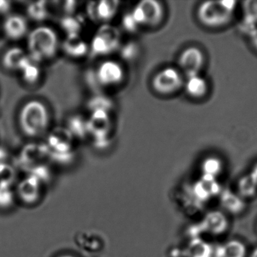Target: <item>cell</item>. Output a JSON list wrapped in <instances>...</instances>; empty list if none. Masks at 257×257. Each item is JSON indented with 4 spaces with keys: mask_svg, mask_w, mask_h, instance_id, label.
I'll list each match as a JSON object with an SVG mask.
<instances>
[{
    "mask_svg": "<svg viewBox=\"0 0 257 257\" xmlns=\"http://www.w3.org/2000/svg\"><path fill=\"white\" fill-rule=\"evenodd\" d=\"M250 257H257V247L253 250Z\"/></svg>",
    "mask_w": 257,
    "mask_h": 257,
    "instance_id": "1f68e13d",
    "label": "cell"
},
{
    "mask_svg": "<svg viewBox=\"0 0 257 257\" xmlns=\"http://www.w3.org/2000/svg\"><path fill=\"white\" fill-rule=\"evenodd\" d=\"M6 158H7L6 152L3 149H0V166L6 164Z\"/></svg>",
    "mask_w": 257,
    "mask_h": 257,
    "instance_id": "f546056e",
    "label": "cell"
},
{
    "mask_svg": "<svg viewBox=\"0 0 257 257\" xmlns=\"http://www.w3.org/2000/svg\"><path fill=\"white\" fill-rule=\"evenodd\" d=\"M58 37L51 27L41 26L30 32L27 39L28 55L37 62L52 58L58 48Z\"/></svg>",
    "mask_w": 257,
    "mask_h": 257,
    "instance_id": "6da1fadb",
    "label": "cell"
},
{
    "mask_svg": "<svg viewBox=\"0 0 257 257\" xmlns=\"http://www.w3.org/2000/svg\"><path fill=\"white\" fill-rule=\"evenodd\" d=\"M235 1H207L199 6L197 16L203 25L211 28L223 27L232 19Z\"/></svg>",
    "mask_w": 257,
    "mask_h": 257,
    "instance_id": "3957f363",
    "label": "cell"
},
{
    "mask_svg": "<svg viewBox=\"0 0 257 257\" xmlns=\"http://www.w3.org/2000/svg\"><path fill=\"white\" fill-rule=\"evenodd\" d=\"M59 257H75V256H72V255H62V256H60Z\"/></svg>",
    "mask_w": 257,
    "mask_h": 257,
    "instance_id": "d6a6232c",
    "label": "cell"
},
{
    "mask_svg": "<svg viewBox=\"0 0 257 257\" xmlns=\"http://www.w3.org/2000/svg\"><path fill=\"white\" fill-rule=\"evenodd\" d=\"M27 15L30 19L36 21H42L46 19L48 12L45 2H37L29 5Z\"/></svg>",
    "mask_w": 257,
    "mask_h": 257,
    "instance_id": "d4e9b609",
    "label": "cell"
},
{
    "mask_svg": "<svg viewBox=\"0 0 257 257\" xmlns=\"http://www.w3.org/2000/svg\"><path fill=\"white\" fill-rule=\"evenodd\" d=\"M14 202V193L9 186L0 185V208L12 206Z\"/></svg>",
    "mask_w": 257,
    "mask_h": 257,
    "instance_id": "484cf974",
    "label": "cell"
},
{
    "mask_svg": "<svg viewBox=\"0 0 257 257\" xmlns=\"http://www.w3.org/2000/svg\"><path fill=\"white\" fill-rule=\"evenodd\" d=\"M118 33L111 27H104L95 36L93 49L98 54L111 52L118 45Z\"/></svg>",
    "mask_w": 257,
    "mask_h": 257,
    "instance_id": "30bf717a",
    "label": "cell"
},
{
    "mask_svg": "<svg viewBox=\"0 0 257 257\" xmlns=\"http://www.w3.org/2000/svg\"><path fill=\"white\" fill-rule=\"evenodd\" d=\"M40 190V181L31 175L20 183L18 187V195L25 203L33 204L39 200Z\"/></svg>",
    "mask_w": 257,
    "mask_h": 257,
    "instance_id": "7c38bea8",
    "label": "cell"
},
{
    "mask_svg": "<svg viewBox=\"0 0 257 257\" xmlns=\"http://www.w3.org/2000/svg\"><path fill=\"white\" fill-rule=\"evenodd\" d=\"M185 89L187 93L192 98H202L208 92V84L206 79L199 74L187 77Z\"/></svg>",
    "mask_w": 257,
    "mask_h": 257,
    "instance_id": "e0dca14e",
    "label": "cell"
},
{
    "mask_svg": "<svg viewBox=\"0 0 257 257\" xmlns=\"http://www.w3.org/2000/svg\"><path fill=\"white\" fill-rule=\"evenodd\" d=\"M257 185L250 175L243 177L238 184V195L243 199L252 198L256 195Z\"/></svg>",
    "mask_w": 257,
    "mask_h": 257,
    "instance_id": "cb8c5ba5",
    "label": "cell"
},
{
    "mask_svg": "<svg viewBox=\"0 0 257 257\" xmlns=\"http://www.w3.org/2000/svg\"><path fill=\"white\" fill-rule=\"evenodd\" d=\"M223 162L217 157L211 156L205 158L202 164V170L204 176L216 178L223 170Z\"/></svg>",
    "mask_w": 257,
    "mask_h": 257,
    "instance_id": "7402d4cb",
    "label": "cell"
},
{
    "mask_svg": "<svg viewBox=\"0 0 257 257\" xmlns=\"http://www.w3.org/2000/svg\"><path fill=\"white\" fill-rule=\"evenodd\" d=\"M15 178V172L13 168L7 164L0 166V185L9 186Z\"/></svg>",
    "mask_w": 257,
    "mask_h": 257,
    "instance_id": "4316f807",
    "label": "cell"
},
{
    "mask_svg": "<svg viewBox=\"0 0 257 257\" xmlns=\"http://www.w3.org/2000/svg\"><path fill=\"white\" fill-rule=\"evenodd\" d=\"M247 248L244 243L238 240H230L214 247L213 257H246Z\"/></svg>",
    "mask_w": 257,
    "mask_h": 257,
    "instance_id": "2e32d148",
    "label": "cell"
},
{
    "mask_svg": "<svg viewBox=\"0 0 257 257\" xmlns=\"http://www.w3.org/2000/svg\"><path fill=\"white\" fill-rule=\"evenodd\" d=\"M242 8L244 22L248 26L250 32L257 27V0L244 2Z\"/></svg>",
    "mask_w": 257,
    "mask_h": 257,
    "instance_id": "603a6c76",
    "label": "cell"
},
{
    "mask_svg": "<svg viewBox=\"0 0 257 257\" xmlns=\"http://www.w3.org/2000/svg\"><path fill=\"white\" fill-rule=\"evenodd\" d=\"M184 84L182 75L178 69L166 67L156 74L153 78L154 90L161 95H169L177 92Z\"/></svg>",
    "mask_w": 257,
    "mask_h": 257,
    "instance_id": "5b68a950",
    "label": "cell"
},
{
    "mask_svg": "<svg viewBox=\"0 0 257 257\" xmlns=\"http://www.w3.org/2000/svg\"><path fill=\"white\" fill-rule=\"evenodd\" d=\"M131 15L136 24L139 25L157 26L163 20V6L159 2L145 0L135 7Z\"/></svg>",
    "mask_w": 257,
    "mask_h": 257,
    "instance_id": "277c9868",
    "label": "cell"
},
{
    "mask_svg": "<svg viewBox=\"0 0 257 257\" xmlns=\"http://www.w3.org/2000/svg\"><path fill=\"white\" fill-rule=\"evenodd\" d=\"M64 50L70 55L79 57L87 51L85 42L77 34L69 35L64 42Z\"/></svg>",
    "mask_w": 257,
    "mask_h": 257,
    "instance_id": "44dd1931",
    "label": "cell"
},
{
    "mask_svg": "<svg viewBox=\"0 0 257 257\" xmlns=\"http://www.w3.org/2000/svg\"><path fill=\"white\" fill-rule=\"evenodd\" d=\"M28 57V54L22 48H11L3 55V64L9 70L21 71Z\"/></svg>",
    "mask_w": 257,
    "mask_h": 257,
    "instance_id": "5bb4252c",
    "label": "cell"
},
{
    "mask_svg": "<svg viewBox=\"0 0 257 257\" xmlns=\"http://www.w3.org/2000/svg\"><path fill=\"white\" fill-rule=\"evenodd\" d=\"M12 9L10 2L0 0V15H5L9 13Z\"/></svg>",
    "mask_w": 257,
    "mask_h": 257,
    "instance_id": "83f0119b",
    "label": "cell"
},
{
    "mask_svg": "<svg viewBox=\"0 0 257 257\" xmlns=\"http://www.w3.org/2000/svg\"><path fill=\"white\" fill-rule=\"evenodd\" d=\"M250 175L257 185V165L255 167V168H253V172Z\"/></svg>",
    "mask_w": 257,
    "mask_h": 257,
    "instance_id": "4dcf8cb0",
    "label": "cell"
},
{
    "mask_svg": "<svg viewBox=\"0 0 257 257\" xmlns=\"http://www.w3.org/2000/svg\"><path fill=\"white\" fill-rule=\"evenodd\" d=\"M228 228L229 220L224 213L213 211L208 213L204 217L199 226V232L217 236L224 234Z\"/></svg>",
    "mask_w": 257,
    "mask_h": 257,
    "instance_id": "ba28073f",
    "label": "cell"
},
{
    "mask_svg": "<svg viewBox=\"0 0 257 257\" xmlns=\"http://www.w3.org/2000/svg\"><path fill=\"white\" fill-rule=\"evenodd\" d=\"M219 196L220 205L226 212L232 215H238L245 209L246 205L244 199L232 190L228 189L222 190Z\"/></svg>",
    "mask_w": 257,
    "mask_h": 257,
    "instance_id": "4fadbf2b",
    "label": "cell"
},
{
    "mask_svg": "<svg viewBox=\"0 0 257 257\" xmlns=\"http://www.w3.org/2000/svg\"><path fill=\"white\" fill-rule=\"evenodd\" d=\"M205 58L202 50L196 47H190L180 55L178 63L187 77L199 75L205 65Z\"/></svg>",
    "mask_w": 257,
    "mask_h": 257,
    "instance_id": "8992f818",
    "label": "cell"
},
{
    "mask_svg": "<svg viewBox=\"0 0 257 257\" xmlns=\"http://www.w3.org/2000/svg\"><path fill=\"white\" fill-rule=\"evenodd\" d=\"M39 63V62L36 61L29 56L28 60L20 71L24 81L28 84H34L39 80L41 75Z\"/></svg>",
    "mask_w": 257,
    "mask_h": 257,
    "instance_id": "ffe728a7",
    "label": "cell"
},
{
    "mask_svg": "<svg viewBox=\"0 0 257 257\" xmlns=\"http://www.w3.org/2000/svg\"><path fill=\"white\" fill-rule=\"evenodd\" d=\"M92 12L99 21H108L111 19L117 12L118 3L114 1H102L93 3Z\"/></svg>",
    "mask_w": 257,
    "mask_h": 257,
    "instance_id": "d6986e66",
    "label": "cell"
},
{
    "mask_svg": "<svg viewBox=\"0 0 257 257\" xmlns=\"http://www.w3.org/2000/svg\"><path fill=\"white\" fill-rule=\"evenodd\" d=\"M214 247L202 238H193L187 247L188 257H213Z\"/></svg>",
    "mask_w": 257,
    "mask_h": 257,
    "instance_id": "ac0fdd59",
    "label": "cell"
},
{
    "mask_svg": "<svg viewBox=\"0 0 257 257\" xmlns=\"http://www.w3.org/2000/svg\"><path fill=\"white\" fill-rule=\"evenodd\" d=\"M19 124L26 135L31 137L41 135L49 124L48 109L41 101H28L20 112Z\"/></svg>",
    "mask_w": 257,
    "mask_h": 257,
    "instance_id": "7a4b0ae2",
    "label": "cell"
},
{
    "mask_svg": "<svg viewBox=\"0 0 257 257\" xmlns=\"http://www.w3.org/2000/svg\"><path fill=\"white\" fill-rule=\"evenodd\" d=\"M123 76V67L120 63L114 60L102 62L96 70V78L102 85H117L121 82Z\"/></svg>",
    "mask_w": 257,
    "mask_h": 257,
    "instance_id": "52a82bcc",
    "label": "cell"
},
{
    "mask_svg": "<svg viewBox=\"0 0 257 257\" xmlns=\"http://www.w3.org/2000/svg\"><path fill=\"white\" fill-rule=\"evenodd\" d=\"M109 121L107 112L96 110L87 122V131L96 137H103L109 130Z\"/></svg>",
    "mask_w": 257,
    "mask_h": 257,
    "instance_id": "9a60e30c",
    "label": "cell"
},
{
    "mask_svg": "<svg viewBox=\"0 0 257 257\" xmlns=\"http://www.w3.org/2000/svg\"><path fill=\"white\" fill-rule=\"evenodd\" d=\"M222 189L216 178L204 176L193 186V193L195 199L201 203L208 202L220 195Z\"/></svg>",
    "mask_w": 257,
    "mask_h": 257,
    "instance_id": "9c48e42d",
    "label": "cell"
},
{
    "mask_svg": "<svg viewBox=\"0 0 257 257\" xmlns=\"http://www.w3.org/2000/svg\"><path fill=\"white\" fill-rule=\"evenodd\" d=\"M3 31L9 39L18 40L27 35L28 23L22 15H10L3 23Z\"/></svg>",
    "mask_w": 257,
    "mask_h": 257,
    "instance_id": "8fae6325",
    "label": "cell"
},
{
    "mask_svg": "<svg viewBox=\"0 0 257 257\" xmlns=\"http://www.w3.org/2000/svg\"><path fill=\"white\" fill-rule=\"evenodd\" d=\"M249 36H250L252 45H253V48L257 51V27L256 28L253 29V30L249 33Z\"/></svg>",
    "mask_w": 257,
    "mask_h": 257,
    "instance_id": "f1b7e54d",
    "label": "cell"
}]
</instances>
